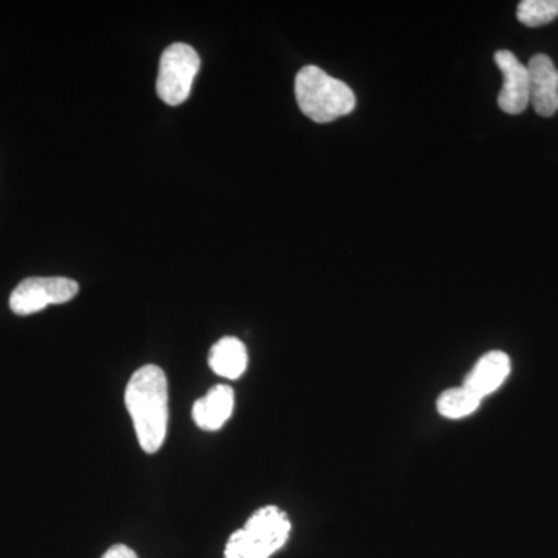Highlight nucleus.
I'll list each match as a JSON object with an SVG mask.
<instances>
[{
    "instance_id": "obj_4",
    "label": "nucleus",
    "mask_w": 558,
    "mask_h": 558,
    "mask_svg": "<svg viewBox=\"0 0 558 558\" xmlns=\"http://www.w3.org/2000/svg\"><path fill=\"white\" fill-rule=\"evenodd\" d=\"M201 58L189 44H172L161 54L157 95L170 106L189 100L194 78L199 73Z\"/></svg>"
},
{
    "instance_id": "obj_8",
    "label": "nucleus",
    "mask_w": 558,
    "mask_h": 558,
    "mask_svg": "<svg viewBox=\"0 0 558 558\" xmlns=\"http://www.w3.org/2000/svg\"><path fill=\"white\" fill-rule=\"evenodd\" d=\"M510 369H512V365H510V359L506 352H487L475 363L462 387L468 388L476 398L483 400L505 384Z\"/></svg>"
},
{
    "instance_id": "obj_9",
    "label": "nucleus",
    "mask_w": 558,
    "mask_h": 558,
    "mask_svg": "<svg viewBox=\"0 0 558 558\" xmlns=\"http://www.w3.org/2000/svg\"><path fill=\"white\" fill-rule=\"evenodd\" d=\"M234 410V392L229 385H216L193 405L197 427L215 432L226 424Z\"/></svg>"
},
{
    "instance_id": "obj_6",
    "label": "nucleus",
    "mask_w": 558,
    "mask_h": 558,
    "mask_svg": "<svg viewBox=\"0 0 558 558\" xmlns=\"http://www.w3.org/2000/svg\"><path fill=\"white\" fill-rule=\"evenodd\" d=\"M495 62L502 73V87L498 106L502 112L519 116L529 106V72L519 58L509 50L495 53Z\"/></svg>"
},
{
    "instance_id": "obj_11",
    "label": "nucleus",
    "mask_w": 558,
    "mask_h": 558,
    "mask_svg": "<svg viewBox=\"0 0 558 558\" xmlns=\"http://www.w3.org/2000/svg\"><path fill=\"white\" fill-rule=\"evenodd\" d=\"M480 403L481 399L468 388H450L439 396L438 411L440 416L447 418H462L475 413L480 409Z\"/></svg>"
},
{
    "instance_id": "obj_3",
    "label": "nucleus",
    "mask_w": 558,
    "mask_h": 558,
    "mask_svg": "<svg viewBox=\"0 0 558 558\" xmlns=\"http://www.w3.org/2000/svg\"><path fill=\"white\" fill-rule=\"evenodd\" d=\"M292 524L277 506L260 508L245 526L231 534L226 558H269L288 542Z\"/></svg>"
},
{
    "instance_id": "obj_10",
    "label": "nucleus",
    "mask_w": 558,
    "mask_h": 558,
    "mask_svg": "<svg viewBox=\"0 0 558 558\" xmlns=\"http://www.w3.org/2000/svg\"><path fill=\"white\" fill-rule=\"evenodd\" d=\"M208 363L218 376L230 380L240 379L248 365L247 348L240 339L223 337L209 351Z\"/></svg>"
},
{
    "instance_id": "obj_13",
    "label": "nucleus",
    "mask_w": 558,
    "mask_h": 558,
    "mask_svg": "<svg viewBox=\"0 0 558 558\" xmlns=\"http://www.w3.org/2000/svg\"><path fill=\"white\" fill-rule=\"evenodd\" d=\"M101 558H138L135 550H132L130 546L126 545H116L112 548L106 550L105 556Z\"/></svg>"
},
{
    "instance_id": "obj_5",
    "label": "nucleus",
    "mask_w": 558,
    "mask_h": 558,
    "mask_svg": "<svg viewBox=\"0 0 558 558\" xmlns=\"http://www.w3.org/2000/svg\"><path fill=\"white\" fill-rule=\"evenodd\" d=\"M78 290V282L69 278H27L11 293L10 307L17 315L36 314L50 304L68 303Z\"/></svg>"
},
{
    "instance_id": "obj_2",
    "label": "nucleus",
    "mask_w": 558,
    "mask_h": 558,
    "mask_svg": "<svg viewBox=\"0 0 558 558\" xmlns=\"http://www.w3.org/2000/svg\"><path fill=\"white\" fill-rule=\"evenodd\" d=\"M295 97L301 112L315 123H330L355 108L351 87L317 65L300 70L295 78Z\"/></svg>"
},
{
    "instance_id": "obj_12",
    "label": "nucleus",
    "mask_w": 558,
    "mask_h": 558,
    "mask_svg": "<svg viewBox=\"0 0 558 558\" xmlns=\"http://www.w3.org/2000/svg\"><path fill=\"white\" fill-rule=\"evenodd\" d=\"M517 17L526 27H542L558 17V0H523Z\"/></svg>"
},
{
    "instance_id": "obj_1",
    "label": "nucleus",
    "mask_w": 558,
    "mask_h": 558,
    "mask_svg": "<svg viewBox=\"0 0 558 558\" xmlns=\"http://www.w3.org/2000/svg\"><path fill=\"white\" fill-rule=\"evenodd\" d=\"M124 400L134 422L140 447L146 453H156L167 438L170 417L168 380L163 369L156 365H146L135 371L128 384Z\"/></svg>"
},
{
    "instance_id": "obj_7",
    "label": "nucleus",
    "mask_w": 558,
    "mask_h": 558,
    "mask_svg": "<svg viewBox=\"0 0 558 558\" xmlns=\"http://www.w3.org/2000/svg\"><path fill=\"white\" fill-rule=\"evenodd\" d=\"M529 72V105L542 117H553L558 110V69L546 54H535L526 65Z\"/></svg>"
}]
</instances>
